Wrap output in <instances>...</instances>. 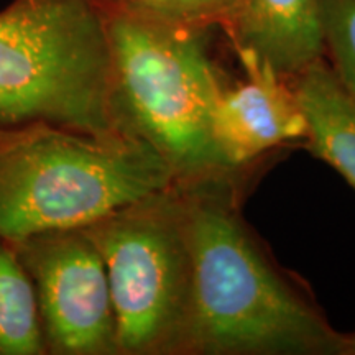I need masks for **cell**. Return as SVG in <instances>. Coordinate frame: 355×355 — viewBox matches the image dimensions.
<instances>
[{
	"label": "cell",
	"mask_w": 355,
	"mask_h": 355,
	"mask_svg": "<svg viewBox=\"0 0 355 355\" xmlns=\"http://www.w3.org/2000/svg\"><path fill=\"white\" fill-rule=\"evenodd\" d=\"M227 178L222 173L173 186L193 270L178 354L344 355L345 334L266 259Z\"/></svg>",
	"instance_id": "cell-1"
},
{
	"label": "cell",
	"mask_w": 355,
	"mask_h": 355,
	"mask_svg": "<svg viewBox=\"0 0 355 355\" xmlns=\"http://www.w3.org/2000/svg\"><path fill=\"white\" fill-rule=\"evenodd\" d=\"M175 183L165 159L123 132L0 127V237L8 242L86 227Z\"/></svg>",
	"instance_id": "cell-2"
},
{
	"label": "cell",
	"mask_w": 355,
	"mask_h": 355,
	"mask_svg": "<svg viewBox=\"0 0 355 355\" xmlns=\"http://www.w3.org/2000/svg\"><path fill=\"white\" fill-rule=\"evenodd\" d=\"M101 3L119 130L152 146L176 183L230 173L211 133L212 110L225 84L201 28L152 19L112 0Z\"/></svg>",
	"instance_id": "cell-3"
},
{
	"label": "cell",
	"mask_w": 355,
	"mask_h": 355,
	"mask_svg": "<svg viewBox=\"0 0 355 355\" xmlns=\"http://www.w3.org/2000/svg\"><path fill=\"white\" fill-rule=\"evenodd\" d=\"M121 132L101 0H13L0 12V127Z\"/></svg>",
	"instance_id": "cell-4"
},
{
	"label": "cell",
	"mask_w": 355,
	"mask_h": 355,
	"mask_svg": "<svg viewBox=\"0 0 355 355\" xmlns=\"http://www.w3.org/2000/svg\"><path fill=\"white\" fill-rule=\"evenodd\" d=\"M173 186L84 227L107 272L119 355L180 352L193 270Z\"/></svg>",
	"instance_id": "cell-5"
},
{
	"label": "cell",
	"mask_w": 355,
	"mask_h": 355,
	"mask_svg": "<svg viewBox=\"0 0 355 355\" xmlns=\"http://www.w3.org/2000/svg\"><path fill=\"white\" fill-rule=\"evenodd\" d=\"M10 243L33 283L46 355H119L107 272L86 229Z\"/></svg>",
	"instance_id": "cell-6"
},
{
	"label": "cell",
	"mask_w": 355,
	"mask_h": 355,
	"mask_svg": "<svg viewBox=\"0 0 355 355\" xmlns=\"http://www.w3.org/2000/svg\"><path fill=\"white\" fill-rule=\"evenodd\" d=\"M241 58L245 79L224 86L211 121L212 140L229 171L275 146L306 140V119L291 81L254 56Z\"/></svg>",
	"instance_id": "cell-7"
},
{
	"label": "cell",
	"mask_w": 355,
	"mask_h": 355,
	"mask_svg": "<svg viewBox=\"0 0 355 355\" xmlns=\"http://www.w3.org/2000/svg\"><path fill=\"white\" fill-rule=\"evenodd\" d=\"M225 26L239 55L288 81L324 58L321 0H239Z\"/></svg>",
	"instance_id": "cell-8"
},
{
	"label": "cell",
	"mask_w": 355,
	"mask_h": 355,
	"mask_svg": "<svg viewBox=\"0 0 355 355\" xmlns=\"http://www.w3.org/2000/svg\"><path fill=\"white\" fill-rule=\"evenodd\" d=\"M291 86L306 119V144L355 191V99L329 64L314 61Z\"/></svg>",
	"instance_id": "cell-9"
},
{
	"label": "cell",
	"mask_w": 355,
	"mask_h": 355,
	"mask_svg": "<svg viewBox=\"0 0 355 355\" xmlns=\"http://www.w3.org/2000/svg\"><path fill=\"white\" fill-rule=\"evenodd\" d=\"M0 355H46L33 283L0 237Z\"/></svg>",
	"instance_id": "cell-10"
},
{
	"label": "cell",
	"mask_w": 355,
	"mask_h": 355,
	"mask_svg": "<svg viewBox=\"0 0 355 355\" xmlns=\"http://www.w3.org/2000/svg\"><path fill=\"white\" fill-rule=\"evenodd\" d=\"M324 55L355 99V0H321Z\"/></svg>",
	"instance_id": "cell-11"
},
{
	"label": "cell",
	"mask_w": 355,
	"mask_h": 355,
	"mask_svg": "<svg viewBox=\"0 0 355 355\" xmlns=\"http://www.w3.org/2000/svg\"><path fill=\"white\" fill-rule=\"evenodd\" d=\"M121 6L168 24L201 28L232 19L239 0H112Z\"/></svg>",
	"instance_id": "cell-12"
},
{
	"label": "cell",
	"mask_w": 355,
	"mask_h": 355,
	"mask_svg": "<svg viewBox=\"0 0 355 355\" xmlns=\"http://www.w3.org/2000/svg\"><path fill=\"white\" fill-rule=\"evenodd\" d=\"M344 355H355V332L354 334H345Z\"/></svg>",
	"instance_id": "cell-13"
}]
</instances>
